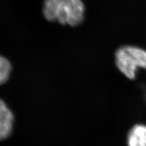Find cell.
I'll list each match as a JSON object with an SVG mask.
<instances>
[{
  "instance_id": "6da1fadb",
  "label": "cell",
  "mask_w": 146,
  "mask_h": 146,
  "mask_svg": "<svg viewBox=\"0 0 146 146\" xmlns=\"http://www.w3.org/2000/svg\"><path fill=\"white\" fill-rule=\"evenodd\" d=\"M42 11L49 21L76 27L84 20L85 7L82 0H44Z\"/></svg>"
},
{
  "instance_id": "7a4b0ae2",
  "label": "cell",
  "mask_w": 146,
  "mask_h": 146,
  "mask_svg": "<svg viewBox=\"0 0 146 146\" xmlns=\"http://www.w3.org/2000/svg\"><path fill=\"white\" fill-rule=\"evenodd\" d=\"M115 63L123 74L133 80L138 68L146 69V51L135 46H123L115 52Z\"/></svg>"
},
{
  "instance_id": "3957f363",
  "label": "cell",
  "mask_w": 146,
  "mask_h": 146,
  "mask_svg": "<svg viewBox=\"0 0 146 146\" xmlns=\"http://www.w3.org/2000/svg\"><path fill=\"white\" fill-rule=\"evenodd\" d=\"M14 115L5 102L0 99V141L6 139L13 131Z\"/></svg>"
},
{
  "instance_id": "277c9868",
  "label": "cell",
  "mask_w": 146,
  "mask_h": 146,
  "mask_svg": "<svg viewBox=\"0 0 146 146\" xmlns=\"http://www.w3.org/2000/svg\"><path fill=\"white\" fill-rule=\"evenodd\" d=\"M128 146H146V126L136 125L129 131Z\"/></svg>"
},
{
  "instance_id": "5b68a950",
  "label": "cell",
  "mask_w": 146,
  "mask_h": 146,
  "mask_svg": "<svg viewBox=\"0 0 146 146\" xmlns=\"http://www.w3.org/2000/svg\"><path fill=\"white\" fill-rule=\"evenodd\" d=\"M11 70L10 62L0 55V85L4 84L9 79Z\"/></svg>"
}]
</instances>
